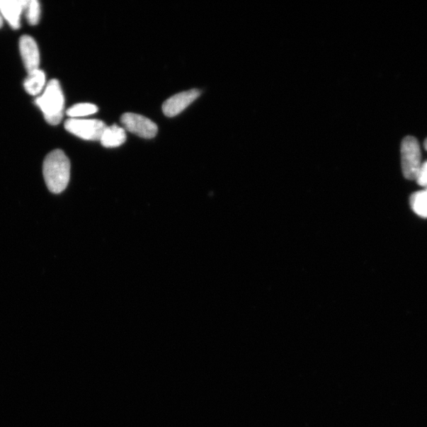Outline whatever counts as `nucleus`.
Masks as SVG:
<instances>
[{"mask_svg":"<svg viewBox=\"0 0 427 427\" xmlns=\"http://www.w3.org/2000/svg\"><path fill=\"white\" fill-rule=\"evenodd\" d=\"M45 80V74L42 70L38 69L28 73V77L24 81L25 91L33 96L40 94L44 89Z\"/></svg>","mask_w":427,"mask_h":427,"instance_id":"obj_10","label":"nucleus"},{"mask_svg":"<svg viewBox=\"0 0 427 427\" xmlns=\"http://www.w3.org/2000/svg\"><path fill=\"white\" fill-rule=\"evenodd\" d=\"M410 203L413 212L422 218H427V187L423 191L413 194Z\"/></svg>","mask_w":427,"mask_h":427,"instance_id":"obj_11","label":"nucleus"},{"mask_svg":"<svg viewBox=\"0 0 427 427\" xmlns=\"http://www.w3.org/2000/svg\"><path fill=\"white\" fill-rule=\"evenodd\" d=\"M424 147L426 150L427 151V139L426 140L425 142H424Z\"/></svg>","mask_w":427,"mask_h":427,"instance_id":"obj_16","label":"nucleus"},{"mask_svg":"<svg viewBox=\"0 0 427 427\" xmlns=\"http://www.w3.org/2000/svg\"><path fill=\"white\" fill-rule=\"evenodd\" d=\"M98 111L97 106L91 103H79L74 105L67 111V116L72 119H78L90 116V115L96 113Z\"/></svg>","mask_w":427,"mask_h":427,"instance_id":"obj_12","label":"nucleus"},{"mask_svg":"<svg viewBox=\"0 0 427 427\" xmlns=\"http://www.w3.org/2000/svg\"><path fill=\"white\" fill-rule=\"evenodd\" d=\"M416 181L419 186L427 187V161L420 168Z\"/></svg>","mask_w":427,"mask_h":427,"instance_id":"obj_14","label":"nucleus"},{"mask_svg":"<svg viewBox=\"0 0 427 427\" xmlns=\"http://www.w3.org/2000/svg\"><path fill=\"white\" fill-rule=\"evenodd\" d=\"M126 130L144 139H152L158 133V126L152 120L140 114L127 113L121 117Z\"/></svg>","mask_w":427,"mask_h":427,"instance_id":"obj_5","label":"nucleus"},{"mask_svg":"<svg viewBox=\"0 0 427 427\" xmlns=\"http://www.w3.org/2000/svg\"><path fill=\"white\" fill-rule=\"evenodd\" d=\"M44 117L51 125H57L62 120L64 110V97L59 81L52 79L42 96L35 100Z\"/></svg>","mask_w":427,"mask_h":427,"instance_id":"obj_2","label":"nucleus"},{"mask_svg":"<svg viewBox=\"0 0 427 427\" xmlns=\"http://www.w3.org/2000/svg\"><path fill=\"white\" fill-rule=\"evenodd\" d=\"M27 21L31 25H37L40 18V5L37 0H27L25 8Z\"/></svg>","mask_w":427,"mask_h":427,"instance_id":"obj_13","label":"nucleus"},{"mask_svg":"<svg viewBox=\"0 0 427 427\" xmlns=\"http://www.w3.org/2000/svg\"><path fill=\"white\" fill-rule=\"evenodd\" d=\"M27 0H0V13L13 30L21 27V15L25 11Z\"/></svg>","mask_w":427,"mask_h":427,"instance_id":"obj_8","label":"nucleus"},{"mask_svg":"<svg viewBox=\"0 0 427 427\" xmlns=\"http://www.w3.org/2000/svg\"><path fill=\"white\" fill-rule=\"evenodd\" d=\"M200 91L193 89L175 94L174 96L167 99L164 106L162 111L166 117L173 118L184 111L186 108L191 105L195 99L200 97Z\"/></svg>","mask_w":427,"mask_h":427,"instance_id":"obj_6","label":"nucleus"},{"mask_svg":"<svg viewBox=\"0 0 427 427\" xmlns=\"http://www.w3.org/2000/svg\"><path fill=\"white\" fill-rule=\"evenodd\" d=\"M19 47L27 72L39 69L40 52L35 40L30 36L24 35L20 39Z\"/></svg>","mask_w":427,"mask_h":427,"instance_id":"obj_7","label":"nucleus"},{"mask_svg":"<svg viewBox=\"0 0 427 427\" xmlns=\"http://www.w3.org/2000/svg\"><path fill=\"white\" fill-rule=\"evenodd\" d=\"M126 139L125 128L113 125L106 127L100 142L105 147L114 148L125 144Z\"/></svg>","mask_w":427,"mask_h":427,"instance_id":"obj_9","label":"nucleus"},{"mask_svg":"<svg viewBox=\"0 0 427 427\" xmlns=\"http://www.w3.org/2000/svg\"><path fill=\"white\" fill-rule=\"evenodd\" d=\"M71 164L63 151L55 150L46 156L43 174L47 188L54 194L64 191L70 181Z\"/></svg>","mask_w":427,"mask_h":427,"instance_id":"obj_1","label":"nucleus"},{"mask_svg":"<svg viewBox=\"0 0 427 427\" xmlns=\"http://www.w3.org/2000/svg\"><path fill=\"white\" fill-rule=\"evenodd\" d=\"M402 166L404 178L416 180L421 168V150L418 140L413 137H405L402 144Z\"/></svg>","mask_w":427,"mask_h":427,"instance_id":"obj_3","label":"nucleus"},{"mask_svg":"<svg viewBox=\"0 0 427 427\" xmlns=\"http://www.w3.org/2000/svg\"><path fill=\"white\" fill-rule=\"evenodd\" d=\"M3 17L1 16V13H0V28H1V27L3 26Z\"/></svg>","mask_w":427,"mask_h":427,"instance_id":"obj_15","label":"nucleus"},{"mask_svg":"<svg viewBox=\"0 0 427 427\" xmlns=\"http://www.w3.org/2000/svg\"><path fill=\"white\" fill-rule=\"evenodd\" d=\"M67 132L76 137L91 141L100 140L106 125L99 120L69 119L64 124Z\"/></svg>","mask_w":427,"mask_h":427,"instance_id":"obj_4","label":"nucleus"}]
</instances>
